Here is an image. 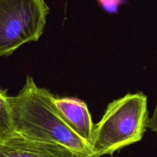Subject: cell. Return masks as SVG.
<instances>
[{"label": "cell", "mask_w": 157, "mask_h": 157, "mask_svg": "<svg viewBox=\"0 0 157 157\" xmlns=\"http://www.w3.org/2000/svg\"><path fill=\"white\" fill-rule=\"evenodd\" d=\"M17 134L39 142L64 146L73 151L93 156L92 147L69 126L55 104V97L35 84L28 75L15 96H9Z\"/></svg>", "instance_id": "1"}, {"label": "cell", "mask_w": 157, "mask_h": 157, "mask_svg": "<svg viewBox=\"0 0 157 157\" xmlns=\"http://www.w3.org/2000/svg\"><path fill=\"white\" fill-rule=\"evenodd\" d=\"M149 121L147 97L142 92L127 94L112 101L99 123L95 124L93 156L112 155L140 141Z\"/></svg>", "instance_id": "2"}, {"label": "cell", "mask_w": 157, "mask_h": 157, "mask_svg": "<svg viewBox=\"0 0 157 157\" xmlns=\"http://www.w3.org/2000/svg\"><path fill=\"white\" fill-rule=\"evenodd\" d=\"M48 12L44 0H0V57L38 41Z\"/></svg>", "instance_id": "3"}, {"label": "cell", "mask_w": 157, "mask_h": 157, "mask_svg": "<svg viewBox=\"0 0 157 157\" xmlns=\"http://www.w3.org/2000/svg\"><path fill=\"white\" fill-rule=\"evenodd\" d=\"M0 157H96L81 154L64 146L39 142L15 134L0 144Z\"/></svg>", "instance_id": "4"}, {"label": "cell", "mask_w": 157, "mask_h": 157, "mask_svg": "<svg viewBox=\"0 0 157 157\" xmlns=\"http://www.w3.org/2000/svg\"><path fill=\"white\" fill-rule=\"evenodd\" d=\"M55 104L74 131L91 146L95 124L87 104L77 98H55Z\"/></svg>", "instance_id": "5"}, {"label": "cell", "mask_w": 157, "mask_h": 157, "mask_svg": "<svg viewBox=\"0 0 157 157\" xmlns=\"http://www.w3.org/2000/svg\"><path fill=\"white\" fill-rule=\"evenodd\" d=\"M16 134L9 96L0 88V144H4Z\"/></svg>", "instance_id": "6"}, {"label": "cell", "mask_w": 157, "mask_h": 157, "mask_svg": "<svg viewBox=\"0 0 157 157\" xmlns=\"http://www.w3.org/2000/svg\"><path fill=\"white\" fill-rule=\"evenodd\" d=\"M101 7L108 13H116L121 5L126 2V0H98Z\"/></svg>", "instance_id": "7"}, {"label": "cell", "mask_w": 157, "mask_h": 157, "mask_svg": "<svg viewBox=\"0 0 157 157\" xmlns=\"http://www.w3.org/2000/svg\"><path fill=\"white\" fill-rule=\"evenodd\" d=\"M148 127L152 131L157 133V101L156 107H155L154 109V112L153 113V116H152V117L149 121Z\"/></svg>", "instance_id": "8"}]
</instances>
